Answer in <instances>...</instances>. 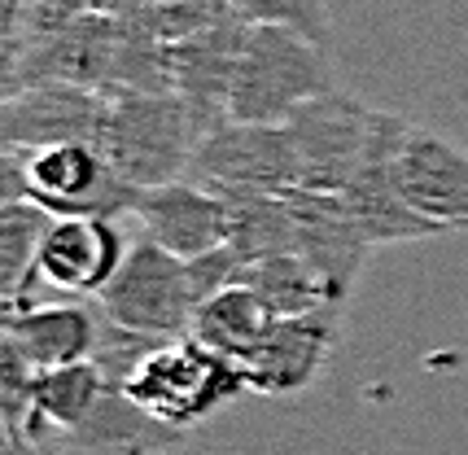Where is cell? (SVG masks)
Wrapping results in <instances>:
<instances>
[{"instance_id":"cell-1","label":"cell","mask_w":468,"mask_h":455,"mask_svg":"<svg viewBox=\"0 0 468 455\" xmlns=\"http://www.w3.org/2000/svg\"><path fill=\"white\" fill-rule=\"evenodd\" d=\"M328 92H337L328 48L289 26H250L228 97V123L281 127Z\"/></svg>"},{"instance_id":"cell-2","label":"cell","mask_w":468,"mask_h":455,"mask_svg":"<svg viewBox=\"0 0 468 455\" xmlns=\"http://www.w3.org/2000/svg\"><path fill=\"white\" fill-rule=\"evenodd\" d=\"M197 145H202V127L193 110L176 92H163V97H110L97 149L141 193V188L184 180Z\"/></svg>"},{"instance_id":"cell-3","label":"cell","mask_w":468,"mask_h":455,"mask_svg":"<svg viewBox=\"0 0 468 455\" xmlns=\"http://www.w3.org/2000/svg\"><path fill=\"white\" fill-rule=\"evenodd\" d=\"M122 390L132 394L149 416H158V420L188 434L202 420H210L219 407H228L232 398H241L250 386H245V373L237 359L210 351L206 342H197L188 333V337H176V342L158 346L132 373V381Z\"/></svg>"},{"instance_id":"cell-4","label":"cell","mask_w":468,"mask_h":455,"mask_svg":"<svg viewBox=\"0 0 468 455\" xmlns=\"http://www.w3.org/2000/svg\"><path fill=\"white\" fill-rule=\"evenodd\" d=\"M184 180L210 188L228 206L250 197H285L289 188H298V153L285 123H219L202 136Z\"/></svg>"},{"instance_id":"cell-5","label":"cell","mask_w":468,"mask_h":455,"mask_svg":"<svg viewBox=\"0 0 468 455\" xmlns=\"http://www.w3.org/2000/svg\"><path fill=\"white\" fill-rule=\"evenodd\" d=\"M105 320H114L119 329L144 333V337H188L193 315H197V293L188 263L154 246L141 237L136 246H127L119 276L110 280V290L97 298Z\"/></svg>"},{"instance_id":"cell-6","label":"cell","mask_w":468,"mask_h":455,"mask_svg":"<svg viewBox=\"0 0 468 455\" xmlns=\"http://www.w3.org/2000/svg\"><path fill=\"white\" fill-rule=\"evenodd\" d=\"M18 158L27 202L53 219H119L136 206V188L105 163L97 145H53Z\"/></svg>"},{"instance_id":"cell-7","label":"cell","mask_w":468,"mask_h":455,"mask_svg":"<svg viewBox=\"0 0 468 455\" xmlns=\"http://www.w3.org/2000/svg\"><path fill=\"white\" fill-rule=\"evenodd\" d=\"M408 119L399 114H386L377 110L372 119V132H367V145H364V158L355 166V175L346 180V188L337 193L346 210L355 215V224L364 228V237L372 246H399V241H433L442 237L447 228L429 224L425 215H416L399 188V145L408 136Z\"/></svg>"},{"instance_id":"cell-8","label":"cell","mask_w":468,"mask_h":455,"mask_svg":"<svg viewBox=\"0 0 468 455\" xmlns=\"http://www.w3.org/2000/svg\"><path fill=\"white\" fill-rule=\"evenodd\" d=\"M377 110L350 92H328L320 101L303 105L285 123L293 153H298V188L311 193H342L355 166L364 158L367 132Z\"/></svg>"},{"instance_id":"cell-9","label":"cell","mask_w":468,"mask_h":455,"mask_svg":"<svg viewBox=\"0 0 468 455\" xmlns=\"http://www.w3.org/2000/svg\"><path fill=\"white\" fill-rule=\"evenodd\" d=\"M289 215H293V254L324 280L328 298L346 307L355 298V285L372 259V241L337 193H311V188H289Z\"/></svg>"},{"instance_id":"cell-10","label":"cell","mask_w":468,"mask_h":455,"mask_svg":"<svg viewBox=\"0 0 468 455\" xmlns=\"http://www.w3.org/2000/svg\"><path fill=\"white\" fill-rule=\"evenodd\" d=\"M119 58V14H83L66 22L58 31L40 36L18 53V62L9 66V92L36 88V83H70L88 92H105Z\"/></svg>"},{"instance_id":"cell-11","label":"cell","mask_w":468,"mask_h":455,"mask_svg":"<svg viewBox=\"0 0 468 455\" xmlns=\"http://www.w3.org/2000/svg\"><path fill=\"white\" fill-rule=\"evenodd\" d=\"M110 97L70 88V83H36L5 97L0 141L14 153H36L53 145H101Z\"/></svg>"},{"instance_id":"cell-12","label":"cell","mask_w":468,"mask_h":455,"mask_svg":"<svg viewBox=\"0 0 468 455\" xmlns=\"http://www.w3.org/2000/svg\"><path fill=\"white\" fill-rule=\"evenodd\" d=\"M342 311L346 307H320L306 315H285L276 320L267 337L254 346L250 359H241V373L250 394L267 398H289L315 386L324 364L337 351L342 337Z\"/></svg>"},{"instance_id":"cell-13","label":"cell","mask_w":468,"mask_h":455,"mask_svg":"<svg viewBox=\"0 0 468 455\" xmlns=\"http://www.w3.org/2000/svg\"><path fill=\"white\" fill-rule=\"evenodd\" d=\"M394 171L416 215H425L429 224L447 232L468 228V149L460 141L411 123L399 145Z\"/></svg>"},{"instance_id":"cell-14","label":"cell","mask_w":468,"mask_h":455,"mask_svg":"<svg viewBox=\"0 0 468 455\" xmlns=\"http://www.w3.org/2000/svg\"><path fill=\"white\" fill-rule=\"evenodd\" d=\"M127 246L114 219H53L40 241V290L66 298H101L119 276Z\"/></svg>"},{"instance_id":"cell-15","label":"cell","mask_w":468,"mask_h":455,"mask_svg":"<svg viewBox=\"0 0 468 455\" xmlns=\"http://www.w3.org/2000/svg\"><path fill=\"white\" fill-rule=\"evenodd\" d=\"M132 215L154 246H163L166 254H176L184 263L228 246V224H232V206L193 180L141 188Z\"/></svg>"},{"instance_id":"cell-16","label":"cell","mask_w":468,"mask_h":455,"mask_svg":"<svg viewBox=\"0 0 468 455\" xmlns=\"http://www.w3.org/2000/svg\"><path fill=\"white\" fill-rule=\"evenodd\" d=\"M245 36H250V22L232 18L224 26H210L171 44V92L193 110L202 136L228 123V97H232Z\"/></svg>"},{"instance_id":"cell-17","label":"cell","mask_w":468,"mask_h":455,"mask_svg":"<svg viewBox=\"0 0 468 455\" xmlns=\"http://www.w3.org/2000/svg\"><path fill=\"white\" fill-rule=\"evenodd\" d=\"M101 337V311L80 298L66 302H31V307L5 311V342L36 368H66L97 354Z\"/></svg>"},{"instance_id":"cell-18","label":"cell","mask_w":468,"mask_h":455,"mask_svg":"<svg viewBox=\"0 0 468 455\" xmlns=\"http://www.w3.org/2000/svg\"><path fill=\"white\" fill-rule=\"evenodd\" d=\"M180 442L184 429L149 416L122 386H110L92 416L58 442V455H166Z\"/></svg>"},{"instance_id":"cell-19","label":"cell","mask_w":468,"mask_h":455,"mask_svg":"<svg viewBox=\"0 0 468 455\" xmlns=\"http://www.w3.org/2000/svg\"><path fill=\"white\" fill-rule=\"evenodd\" d=\"M53 224V215L36 202H0V293L5 311L40 302V241Z\"/></svg>"},{"instance_id":"cell-20","label":"cell","mask_w":468,"mask_h":455,"mask_svg":"<svg viewBox=\"0 0 468 455\" xmlns=\"http://www.w3.org/2000/svg\"><path fill=\"white\" fill-rule=\"evenodd\" d=\"M276 324V315L250 285H232V290L206 298L197 315H193V337L206 342L210 351L228 354V359H250L254 346L267 337V329Z\"/></svg>"},{"instance_id":"cell-21","label":"cell","mask_w":468,"mask_h":455,"mask_svg":"<svg viewBox=\"0 0 468 455\" xmlns=\"http://www.w3.org/2000/svg\"><path fill=\"white\" fill-rule=\"evenodd\" d=\"M245 285L271 307L276 320L306 315V311H320V307H337L328 298L324 280L306 268L298 254H276V259H263V263L245 268Z\"/></svg>"},{"instance_id":"cell-22","label":"cell","mask_w":468,"mask_h":455,"mask_svg":"<svg viewBox=\"0 0 468 455\" xmlns=\"http://www.w3.org/2000/svg\"><path fill=\"white\" fill-rule=\"evenodd\" d=\"M228 246L237 249L245 268L293 254V215L285 197H250L232 202V224H228Z\"/></svg>"},{"instance_id":"cell-23","label":"cell","mask_w":468,"mask_h":455,"mask_svg":"<svg viewBox=\"0 0 468 455\" xmlns=\"http://www.w3.org/2000/svg\"><path fill=\"white\" fill-rule=\"evenodd\" d=\"M237 14L250 26H289V31H298L333 53L328 0H237Z\"/></svg>"},{"instance_id":"cell-24","label":"cell","mask_w":468,"mask_h":455,"mask_svg":"<svg viewBox=\"0 0 468 455\" xmlns=\"http://www.w3.org/2000/svg\"><path fill=\"white\" fill-rule=\"evenodd\" d=\"M141 14L154 22V31L166 44L188 40L197 31H210V26H224V22L241 18L237 0H158L154 9H141Z\"/></svg>"},{"instance_id":"cell-25","label":"cell","mask_w":468,"mask_h":455,"mask_svg":"<svg viewBox=\"0 0 468 455\" xmlns=\"http://www.w3.org/2000/svg\"><path fill=\"white\" fill-rule=\"evenodd\" d=\"M158 0H110V14H141V9H154Z\"/></svg>"}]
</instances>
